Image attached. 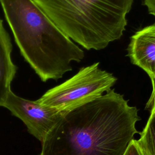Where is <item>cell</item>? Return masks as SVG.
I'll return each mask as SVG.
<instances>
[{
  "label": "cell",
  "instance_id": "obj_3",
  "mask_svg": "<svg viewBox=\"0 0 155 155\" xmlns=\"http://www.w3.org/2000/svg\"><path fill=\"white\" fill-rule=\"evenodd\" d=\"M69 38L100 50L119 39L134 0H34Z\"/></svg>",
  "mask_w": 155,
  "mask_h": 155
},
{
  "label": "cell",
  "instance_id": "obj_2",
  "mask_svg": "<svg viewBox=\"0 0 155 155\" xmlns=\"http://www.w3.org/2000/svg\"><path fill=\"white\" fill-rule=\"evenodd\" d=\"M6 21L25 60L43 82L57 80L81 62L84 53L34 0H0Z\"/></svg>",
  "mask_w": 155,
  "mask_h": 155
},
{
  "label": "cell",
  "instance_id": "obj_10",
  "mask_svg": "<svg viewBox=\"0 0 155 155\" xmlns=\"http://www.w3.org/2000/svg\"><path fill=\"white\" fill-rule=\"evenodd\" d=\"M151 81L152 84V91L145 105V109L150 110V112L155 111V76L151 79Z\"/></svg>",
  "mask_w": 155,
  "mask_h": 155
},
{
  "label": "cell",
  "instance_id": "obj_6",
  "mask_svg": "<svg viewBox=\"0 0 155 155\" xmlns=\"http://www.w3.org/2000/svg\"><path fill=\"white\" fill-rule=\"evenodd\" d=\"M128 56L131 62L142 68L150 79L155 76V24L136 31L130 38Z\"/></svg>",
  "mask_w": 155,
  "mask_h": 155
},
{
  "label": "cell",
  "instance_id": "obj_12",
  "mask_svg": "<svg viewBox=\"0 0 155 155\" xmlns=\"http://www.w3.org/2000/svg\"><path fill=\"white\" fill-rule=\"evenodd\" d=\"M39 155H42V154H39Z\"/></svg>",
  "mask_w": 155,
  "mask_h": 155
},
{
  "label": "cell",
  "instance_id": "obj_7",
  "mask_svg": "<svg viewBox=\"0 0 155 155\" xmlns=\"http://www.w3.org/2000/svg\"><path fill=\"white\" fill-rule=\"evenodd\" d=\"M12 44L9 35L0 18V107H2L9 92L16 67L11 56Z\"/></svg>",
  "mask_w": 155,
  "mask_h": 155
},
{
  "label": "cell",
  "instance_id": "obj_9",
  "mask_svg": "<svg viewBox=\"0 0 155 155\" xmlns=\"http://www.w3.org/2000/svg\"><path fill=\"white\" fill-rule=\"evenodd\" d=\"M124 155H144L136 139H133L129 144Z\"/></svg>",
  "mask_w": 155,
  "mask_h": 155
},
{
  "label": "cell",
  "instance_id": "obj_1",
  "mask_svg": "<svg viewBox=\"0 0 155 155\" xmlns=\"http://www.w3.org/2000/svg\"><path fill=\"white\" fill-rule=\"evenodd\" d=\"M138 110L110 90L63 113L42 142V155H124L138 133Z\"/></svg>",
  "mask_w": 155,
  "mask_h": 155
},
{
  "label": "cell",
  "instance_id": "obj_5",
  "mask_svg": "<svg viewBox=\"0 0 155 155\" xmlns=\"http://www.w3.org/2000/svg\"><path fill=\"white\" fill-rule=\"evenodd\" d=\"M2 107L20 119L29 133L41 143L61 119L63 113L40 104L38 100L31 101L9 92Z\"/></svg>",
  "mask_w": 155,
  "mask_h": 155
},
{
  "label": "cell",
  "instance_id": "obj_4",
  "mask_svg": "<svg viewBox=\"0 0 155 155\" xmlns=\"http://www.w3.org/2000/svg\"><path fill=\"white\" fill-rule=\"evenodd\" d=\"M96 62L82 67L73 77L45 92L38 101L63 113L90 102L107 92L117 78Z\"/></svg>",
  "mask_w": 155,
  "mask_h": 155
},
{
  "label": "cell",
  "instance_id": "obj_11",
  "mask_svg": "<svg viewBox=\"0 0 155 155\" xmlns=\"http://www.w3.org/2000/svg\"><path fill=\"white\" fill-rule=\"evenodd\" d=\"M149 13L155 17V0H143Z\"/></svg>",
  "mask_w": 155,
  "mask_h": 155
},
{
  "label": "cell",
  "instance_id": "obj_8",
  "mask_svg": "<svg viewBox=\"0 0 155 155\" xmlns=\"http://www.w3.org/2000/svg\"><path fill=\"white\" fill-rule=\"evenodd\" d=\"M139 134L136 141L144 155H155V111L150 112L145 127Z\"/></svg>",
  "mask_w": 155,
  "mask_h": 155
}]
</instances>
